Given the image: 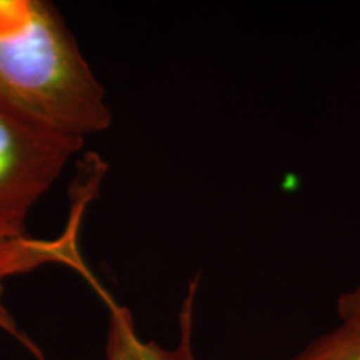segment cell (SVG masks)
Instances as JSON below:
<instances>
[{
  "label": "cell",
  "mask_w": 360,
  "mask_h": 360,
  "mask_svg": "<svg viewBox=\"0 0 360 360\" xmlns=\"http://www.w3.org/2000/svg\"><path fill=\"white\" fill-rule=\"evenodd\" d=\"M82 146L0 97V240L27 236L30 210Z\"/></svg>",
  "instance_id": "7a4b0ae2"
},
{
  "label": "cell",
  "mask_w": 360,
  "mask_h": 360,
  "mask_svg": "<svg viewBox=\"0 0 360 360\" xmlns=\"http://www.w3.org/2000/svg\"><path fill=\"white\" fill-rule=\"evenodd\" d=\"M337 314L340 322L360 327V282L339 297Z\"/></svg>",
  "instance_id": "52a82bcc"
},
{
  "label": "cell",
  "mask_w": 360,
  "mask_h": 360,
  "mask_svg": "<svg viewBox=\"0 0 360 360\" xmlns=\"http://www.w3.org/2000/svg\"><path fill=\"white\" fill-rule=\"evenodd\" d=\"M287 360H360V327L340 322Z\"/></svg>",
  "instance_id": "277c9868"
},
{
  "label": "cell",
  "mask_w": 360,
  "mask_h": 360,
  "mask_svg": "<svg viewBox=\"0 0 360 360\" xmlns=\"http://www.w3.org/2000/svg\"><path fill=\"white\" fill-rule=\"evenodd\" d=\"M110 312L109 334H107V360H141L139 340L141 337L135 330L132 314L114 299L107 304Z\"/></svg>",
  "instance_id": "8992f818"
},
{
  "label": "cell",
  "mask_w": 360,
  "mask_h": 360,
  "mask_svg": "<svg viewBox=\"0 0 360 360\" xmlns=\"http://www.w3.org/2000/svg\"><path fill=\"white\" fill-rule=\"evenodd\" d=\"M103 172H105L103 164L98 162L97 157H92L85 174L77 179L79 182L74 192V205H72L69 222H67L64 232L58 233L57 237L39 238L24 236L0 240V330L22 339L12 314L4 304L6 281L13 276H20V274L44 267V265H67V267L79 272L89 283H92L94 289L102 299L109 295L85 265L79 245L80 225H82L85 209L97 193Z\"/></svg>",
  "instance_id": "3957f363"
},
{
  "label": "cell",
  "mask_w": 360,
  "mask_h": 360,
  "mask_svg": "<svg viewBox=\"0 0 360 360\" xmlns=\"http://www.w3.org/2000/svg\"><path fill=\"white\" fill-rule=\"evenodd\" d=\"M199 281L197 276L188 283L187 294L184 297L182 309L179 314V327L180 337L177 345L174 349L162 347L154 340H139V355L141 360H197L193 352L192 334H193V305H195V297L199 292Z\"/></svg>",
  "instance_id": "5b68a950"
},
{
  "label": "cell",
  "mask_w": 360,
  "mask_h": 360,
  "mask_svg": "<svg viewBox=\"0 0 360 360\" xmlns=\"http://www.w3.org/2000/svg\"><path fill=\"white\" fill-rule=\"evenodd\" d=\"M0 97L82 139L109 129L112 120L105 89L45 0H0Z\"/></svg>",
  "instance_id": "6da1fadb"
}]
</instances>
